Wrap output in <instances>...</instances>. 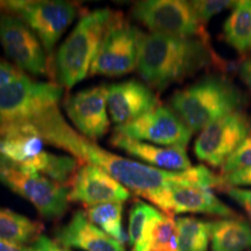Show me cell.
Instances as JSON below:
<instances>
[{"instance_id":"28","label":"cell","mask_w":251,"mask_h":251,"mask_svg":"<svg viewBox=\"0 0 251 251\" xmlns=\"http://www.w3.org/2000/svg\"><path fill=\"white\" fill-rule=\"evenodd\" d=\"M191 7L193 8L198 20L202 25L209 21L214 15L221 13L222 11L235 5V1L228 0H198L190 1Z\"/></svg>"},{"instance_id":"9","label":"cell","mask_w":251,"mask_h":251,"mask_svg":"<svg viewBox=\"0 0 251 251\" xmlns=\"http://www.w3.org/2000/svg\"><path fill=\"white\" fill-rule=\"evenodd\" d=\"M0 155L67 186L79 168L72 156L45 151L43 140L33 134L0 137Z\"/></svg>"},{"instance_id":"20","label":"cell","mask_w":251,"mask_h":251,"mask_svg":"<svg viewBox=\"0 0 251 251\" xmlns=\"http://www.w3.org/2000/svg\"><path fill=\"white\" fill-rule=\"evenodd\" d=\"M212 251H247L251 249V225L242 218L211 221Z\"/></svg>"},{"instance_id":"13","label":"cell","mask_w":251,"mask_h":251,"mask_svg":"<svg viewBox=\"0 0 251 251\" xmlns=\"http://www.w3.org/2000/svg\"><path fill=\"white\" fill-rule=\"evenodd\" d=\"M115 134L129 139L159 144L168 148L185 149L192 137V130L168 106H158L136 120L117 126Z\"/></svg>"},{"instance_id":"29","label":"cell","mask_w":251,"mask_h":251,"mask_svg":"<svg viewBox=\"0 0 251 251\" xmlns=\"http://www.w3.org/2000/svg\"><path fill=\"white\" fill-rule=\"evenodd\" d=\"M221 180H222L221 190L226 186H231V187L251 186V169L235 171L228 175H222Z\"/></svg>"},{"instance_id":"4","label":"cell","mask_w":251,"mask_h":251,"mask_svg":"<svg viewBox=\"0 0 251 251\" xmlns=\"http://www.w3.org/2000/svg\"><path fill=\"white\" fill-rule=\"evenodd\" d=\"M113 14L107 7L86 12L59 47L55 69L62 87L72 89L89 76Z\"/></svg>"},{"instance_id":"25","label":"cell","mask_w":251,"mask_h":251,"mask_svg":"<svg viewBox=\"0 0 251 251\" xmlns=\"http://www.w3.org/2000/svg\"><path fill=\"white\" fill-rule=\"evenodd\" d=\"M140 251H179L177 224L174 216L163 213L161 218L152 222Z\"/></svg>"},{"instance_id":"35","label":"cell","mask_w":251,"mask_h":251,"mask_svg":"<svg viewBox=\"0 0 251 251\" xmlns=\"http://www.w3.org/2000/svg\"><path fill=\"white\" fill-rule=\"evenodd\" d=\"M249 4H250V6H251V1H249Z\"/></svg>"},{"instance_id":"10","label":"cell","mask_w":251,"mask_h":251,"mask_svg":"<svg viewBox=\"0 0 251 251\" xmlns=\"http://www.w3.org/2000/svg\"><path fill=\"white\" fill-rule=\"evenodd\" d=\"M131 14L153 34L178 37L207 36L190 1L143 0L135 2Z\"/></svg>"},{"instance_id":"15","label":"cell","mask_w":251,"mask_h":251,"mask_svg":"<svg viewBox=\"0 0 251 251\" xmlns=\"http://www.w3.org/2000/svg\"><path fill=\"white\" fill-rule=\"evenodd\" d=\"M149 200L166 215L199 213L222 218H235L236 213L224 203L211 190L199 187H171L147 194Z\"/></svg>"},{"instance_id":"30","label":"cell","mask_w":251,"mask_h":251,"mask_svg":"<svg viewBox=\"0 0 251 251\" xmlns=\"http://www.w3.org/2000/svg\"><path fill=\"white\" fill-rule=\"evenodd\" d=\"M222 191H225L231 199L235 200L251 218V190H246V188L241 187L226 186L222 188Z\"/></svg>"},{"instance_id":"14","label":"cell","mask_w":251,"mask_h":251,"mask_svg":"<svg viewBox=\"0 0 251 251\" xmlns=\"http://www.w3.org/2000/svg\"><path fill=\"white\" fill-rule=\"evenodd\" d=\"M107 92V86H93L69 96L64 101L76 130L93 142L102 139L109 128Z\"/></svg>"},{"instance_id":"21","label":"cell","mask_w":251,"mask_h":251,"mask_svg":"<svg viewBox=\"0 0 251 251\" xmlns=\"http://www.w3.org/2000/svg\"><path fill=\"white\" fill-rule=\"evenodd\" d=\"M43 225L27 216L0 207V238L20 244H33L42 235Z\"/></svg>"},{"instance_id":"24","label":"cell","mask_w":251,"mask_h":251,"mask_svg":"<svg viewBox=\"0 0 251 251\" xmlns=\"http://www.w3.org/2000/svg\"><path fill=\"white\" fill-rule=\"evenodd\" d=\"M85 214L93 225L118 242H125L122 229L124 202H106L87 207Z\"/></svg>"},{"instance_id":"16","label":"cell","mask_w":251,"mask_h":251,"mask_svg":"<svg viewBox=\"0 0 251 251\" xmlns=\"http://www.w3.org/2000/svg\"><path fill=\"white\" fill-rule=\"evenodd\" d=\"M130 191L102 169L91 164L78 168L69 184V200L92 207L106 202H125Z\"/></svg>"},{"instance_id":"33","label":"cell","mask_w":251,"mask_h":251,"mask_svg":"<svg viewBox=\"0 0 251 251\" xmlns=\"http://www.w3.org/2000/svg\"><path fill=\"white\" fill-rule=\"evenodd\" d=\"M0 251H34L33 247L0 238Z\"/></svg>"},{"instance_id":"19","label":"cell","mask_w":251,"mask_h":251,"mask_svg":"<svg viewBox=\"0 0 251 251\" xmlns=\"http://www.w3.org/2000/svg\"><path fill=\"white\" fill-rule=\"evenodd\" d=\"M109 142L115 148L137 157L152 168L168 171H185L192 168L185 149L157 147L115 133H113Z\"/></svg>"},{"instance_id":"11","label":"cell","mask_w":251,"mask_h":251,"mask_svg":"<svg viewBox=\"0 0 251 251\" xmlns=\"http://www.w3.org/2000/svg\"><path fill=\"white\" fill-rule=\"evenodd\" d=\"M251 133V120L242 111L219 119L201 130L194 143L198 159L219 168Z\"/></svg>"},{"instance_id":"22","label":"cell","mask_w":251,"mask_h":251,"mask_svg":"<svg viewBox=\"0 0 251 251\" xmlns=\"http://www.w3.org/2000/svg\"><path fill=\"white\" fill-rule=\"evenodd\" d=\"M227 42L243 54L251 49V6L249 0L235 1L234 9L224 25Z\"/></svg>"},{"instance_id":"17","label":"cell","mask_w":251,"mask_h":251,"mask_svg":"<svg viewBox=\"0 0 251 251\" xmlns=\"http://www.w3.org/2000/svg\"><path fill=\"white\" fill-rule=\"evenodd\" d=\"M107 89L109 117L117 126L129 124L159 106L153 91L136 79L112 84Z\"/></svg>"},{"instance_id":"34","label":"cell","mask_w":251,"mask_h":251,"mask_svg":"<svg viewBox=\"0 0 251 251\" xmlns=\"http://www.w3.org/2000/svg\"><path fill=\"white\" fill-rule=\"evenodd\" d=\"M238 74H240L241 79L251 92V58H248L241 64L240 69H238Z\"/></svg>"},{"instance_id":"7","label":"cell","mask_w":251,"mask_h":251,"mask_svg":"<svg viewBox=\"0 0 251 251\" xmlns=\"http://www.w3.org/2000/svg\"><path fill=\"white\" fill-rule=\"evenodd\" d=\"M0 12L23 20L39 37L50 59L57 42L78 13V5L61 0H1Z\"/></svg>"},{"instance_id":"23","label":"cell","mask_w":251,"mask_h":251,"mask_svg":"<svg viewBox=\"0 0 251 251\" xmlns=\"http://www.w3.org/2000/svg\"><path fill=\"white\" fill-rule=\"evenodd\" d=\"M178 230V250L207 251L211 240V221L183 216L176 220Z\"/></svg>"},{"instance_id":"27","label":"cell","mask_w":251,"mask_h":251,"mask_svg":"<svg viewBox=\"0 0 251 251\" xmlns=\"http://www.w3.org/2000/svg\"><path fill=\"white\" fill-rule=\"evenodd\" d=\"M246 169H251V133L241 143L236 151L221 166L222 175H228Z\"/></svg>"},{"instance_id":"18","label":"cell","mask_w":251,"mask_h":251,"mask_svg":"<svg viewBox=\"0 0 251 251\" xmlns=\"http://www.w3.org/2000/svg\"><path fill=\"white\" fill-rule=\"evenodd\" d=\"M55 241L63 248H77L84 251H126L124 243L118 242L93 225L85 212L77 211L67 225L54 233Z\"/></svg>"},{"instance_id":"1","label":"cell","mask_w":251,"mask_h":251,"mask_svg":"<svg viewBox=\"0 0 251 251\" xmlns=\"http://www.w3.org/2000/svg\"><path fill=\"white\" fill-rule=\"evenodd\" d=\"M36 135L43 142L71 153L78 162L102 169L126 188L144 198L147 194L171 187L221 188V176L203 165L185 171H168L131 161L105 150L85 139L65 120L58 107L40 113L29 121L8 128L9 136Z\"/></svg>"},{"instance_id":"2","label":"cell","mask_w":251,"mask_h":251,"mask_svg":"<svg viewBox=\"0 0 251 251\" xmlns=\"http://www.w3.org/2000/svg\"><path fill=\"white\" fill-rule=\"evenodd\" d=\"M213 64H221L208 36L144 34L137 71L150 87L163 91Z\"/></svg>"},{"instance_id":"32","label":"cell","mask_w":251,"mask_h":251,"mask_svg":"<svg viewBox=\"0 0 251 251\" xmlns=\"http://www.w3.org/2000/svg\"><path fill=\"white\" fill-rule=\"evenodd\" d=\"M34 251H70L67 248H63L62 246L56 242L55 240H50L46 235H41L39 238L31 244Z\"/></svg>"},{"instance_id":"3","label":"cell","mask_w":251,"mask_h":251,"mask_svg":"<svg viewBox=\"0 0 251 251\" xmlns=\"http://www.w3.org/2000/svg\"><path fill=\"white\" fill-rule=\"evenodd\" d=\"M170 102L180 120L196 133L226 115L241 111L246 97L230 79L211 75L176 91Z\"/></svg>"},{"instance_id":"31","label":"cell","mask_w":251,"mask_h":251,"mask_svg":"<svg viewBox=\"0 0 251 251\" xmlns=\"http://www.w3.org/2000/svg\"><path fill=\"white\" fill-rule=\"evenodd\" d=\"M21 75H24V72H21L9 62L0 58V87L17 79Z\"/></svg>"},{"instance_id":"26","label":"cell","mask_w":251,"mask_h":251,"mask_svg":"<svg viewBox=\"0 0 251 251\" xmlns=\"http://www.w3.org/2000/svg\"><path fill=\"white\" fill-rule=\"evenodd\" d=\"M162 215L163 213L158 209L142 200H136L134 202L129 212L128 241L135 251L141 250L146 241L149 227L155 220L161 218Z\"/></svg>"},{"instance_id":"36","label":"cell","mask_w":251,"mask_h":251,"mask_svg":"<svg viewBox=\"0 0 251 251\" xmlns=\"http://www.w3.org/2000/svg\"><path fill=\"white\" fill-rule=\"evenodd\" d=\"M133 251H135V250H133Z\"/></svg>"},{"instance_id":"6","label":"cell","mask_w":251,"mask_h":251,"mask_svg":"<svg viewBox=\"0 0 251 251\" xmlns=\"http://www.w3.org/2000/svg\"><path fill=\"white\" fill-rule=\"evenodd\" d=\"M63 87L58 83L30 79L21 75L0 87V133L6 128L29 121L40 113L58 107Z\"/></svg>"},{"instance_id":"12","label":"cell","mask_w":251,"mask_h":251,"mask_svg":"<svg viewBox=\"0 0 251 251\" xmlns=\"http://www.w3.org/2000/svg\"><path fill=\"white\" fill-rule=\"evenodd\" d=\"M0 45L5 54L21 72L46 76L49 58L33 30L13 14L0 12Z\"/></svg>"},{"instance_id":"8","label":"cell","mask_w":251,"mask_h":251,"mask_svg":"<svg viewBox=\"0 0 251 251\" xmlns=\"http://www.w3.org/2000/svg\"><path fill=\"white\" fill-rule=\"evenodd\" d=\"M143 36V31L121 12H114L93 61L91 76L120 77L137 69Z\"/></svg>"},{"instance_id":"5","label":"cell","mask_w":251,"mask_h":251,"mask_svg":"<svg viewBox=\"0 0 251 251\" xmlns=\"http://www.w3.org/2000/svg\"><path fill=\"white\" fill-rule=\"evenodd\" d=\"M0 183L30 202L47 220L61 218L69 208V186L28 170L1 155Z\"/></svg>"}]
</instances>
